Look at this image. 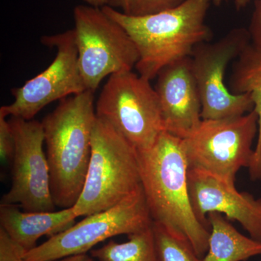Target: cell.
<instances>
[{
  "mask_svg": "<svg viewBox=\"0 0 261 261\" xmlns=\"http://www.w3.org/2000/svg\"><path fill=\"white\" fill-rule=\"evenodd\" d=\"M94 257L92 255H87V253L77 254V255H70L63 257L56 261H94Z\"/></svg>",
  "mask_w": 261,
  "mask_h": 261,
  "instance_id": "cell-24",
  "label": "cell"
},
{
  "mask_svg": "<svg viewBox=\"0 0 261 261\" xmlns=\"http://www.w3.org/2000/svg\"><path fill=\"white\" fill-rule=\"evenodd\" d=\"M185 0H132L129 13L132 16L156 14L179 6Z\"/></svg>",
  "mask_w": 261,
  "mask_h": 261,
  "instance_id": "cell-19",
  "label": "cell"
},
{
  "mask_svg": "<svg viewBox=\"0 0 261 261\" xmlns=\"http://www.w3.org/2000/svg\"><path fill=\"white\" fill-rule=\"evenodd\" d=\"M86 3L95 8H102L109 5L110 0H84Z\"/></svg>",
  "mask_w": 261,
  "mask_h": 261,
  "instance_id": "cell-25",
  "label": "cell"
},
{
  "mask_svg": "<svg viewBox=\"0 0 261 261\" xmlns=\"http://www.w3.org/2000/svg\"><path fill=\"white\" fill-rule=\"evenodd\" d=\"M77 218L73 207L58 211L22 212L18 205L0 204V227L27 252L37 246L42 237L51 238L71 227Z\"/></svg>",
  "mask_w": 261,
  "mask_h": 261,
  "instance_id": "cell-14",
  "label": "cell"
},
{
  "mask_svg": "<svg viewBox=\"0 0 261 261\" xmlns=\"http://www.w3.org/2000/svg\"><path fill=\"white\" fill-rule=\"evenodd\" d=\"M0 113V158L3 164L12 162L15 152V138L9 120Z\"/></svg>",
  "mask_w": 261,
  "mask_h": 261,
  "instance_id": "cell-20",
  "label": "cell"
},
{
  "mask_svg": "<svg viewBox=\"0 0 261 261\" xmlns=\"http://www.w3.org/2000/svg\"><path fill=\"white\" fill-rule=\"evenodd\" d=\"M158 261H203L190 242L171 229L152 222Z\"/></svg>",
  "mask_w": 261,
  "mask_h": 261,
  "instance_id": "cell-18",
  "label": "cell"
},
{
  "mask_svg": "<svg viewBox=\"0 0 261 261\" xmlns=\"http://www.w3.org/2000/svg\"><path fill=\"white\" fill-rule=\"evenodd\" d=\"M257 121L254 111L233 118L202 119L182 139L189 169L205 171L235 184L239 170L250 168L253 161Z\"/></svg>",
  "mask_w": 261,
  "mask_h": 261,
  "instance_id": "cell-6",
  "label": "cell"
},
{
  "mask_svg": "<svg viewBox=\"0 0 261 261\" xmlns=\"http://www.w3.org/2000/svg\"><path fill=\"white\" fill-rule=\"evenodd\" d=\"M141 181L152 222L187 239L205 257L211 228L194 213L188 187V164L181 138L163 132L149 148L137 151Z\"/></svg>",
  "mask_w": 261,
  "mask_h": 261,
  "instance_id": "cell-1",
  "label": "cell"
},
{
  "mask_svg": "<svg viewBox=\"0 0 261 261\" xmlns=\"http://www.w3.org/2000/svg\"><path fill=\"white\" fill-rule=\"evenodd\" d=\"M250 43L248 30L237 28L216 42L201 43L194 48L190 58L200 92L202 120L233 118L253 111L250 94H233L224 82L228 63L238 59Z\"/></svg>",
  "mask_w": 261,
  "mask_h": 261,
  "instance_id": "cell-9",
  "label": "cell"
},
{
  "mask_svg": "<svg viewBox=\"0 0 261 261\" xmlns=\"http://www.w3.org/2000/svg\"><path fill=\"white\" fill-rule=\"evenodd\" d=\"M152 225L142 186L114 207L86 216L80 222L37 245L25 253L23 261H56L87 253L108 239L132 234Z\"/></svg>",
  "mask_w": 261,
  "mask_h": 261,
  "instance_id": "cell-8",
  "label": "cell"
},
{
  "mask_svg": "<svg viewBox=\"0 0 261 261\" xmlns=\"http://www.w3.org/2000/svg\"><path fill=\"white\" fill-rule=\"evenodd\" d=\"M94 92L62 99L42 121L56 207H73L83 189L91 152L96 116Z\"/></svg>",
  "mask_w": 261,
  "mask_h": 261,
  "instance_id": "cell-2",
  "label": "cell"
},
{
  "mask_svg": "<svg viewBox=\"0 0 261 261\" xmlns=\"http://www.w3.org/2000/svg\"><path fill=\"white\" fill-rule=\"evenodd\" d=\"M27 251L0 227V261H23Z\"/></svg>",
  "mask_w": 261,
  "mask_h": 261,
  "instance_id": "cell-21",
  "label": "cell"
},
{
  "mask_svg": "<svg viewBox=\"0 0 261 261\" xmlns=\"http://www.w3.org/2000/svg\"><path fill=\"white\" fill-rule=\"evenodd\" d=\"M211 0H185L179 6L156 14L132 16L102 7L110 18L121 25L140 53L135 68L149 81L162 68L191 56L194 48L213 37L205 19Z\"/></svg>",
  "mask_w": 261,
  "mask_h": 261,
  "instance_id": "cell-3",
  "label": "cell"
},
{
  "mask_svg": "<svg viewBox=\"0 0 261 261\" xmlns=\"http://www.w3.org/2000/svg\"><path fill=\"white\" fill-rule=\"evenodd\" d=\"M42 42L57 48L56 58L47 69L12 90L14 101L0 108V113L7 117L32 120L50 103L87 90L79 65L74 29L44 36Z\"/></svg>",
  "mask_w": 261,
  "mask_h": 261,
  "instance_id": "cell-10",
  "label": "cell"
},
{
  "mask_svg": "<svg viewBox=\"0 0 261 261\" xmlns=\"http://www.w3.org/2000/svg\"><path fill=\"white\" fill-rule=\"evenodd\" d=\"M155 89L165 130L184 139L202 121V104L192 73L191 58H183L161 69Z\"/></svg>",
  "mask_w": 261,
  "mask_h": 261,
  "instance_id": "cell-13",
  "label": "cell"
},
{
  "mask_svg": "<svg viewBox=\"0 0 261 261\" xmlns=\"http://www.w3.org/2000/svg\"><path fill=\"white\" fill-rule=\"evenodd\" d=\"M188 187L194 213L209 226L207 214L219 213L228 221H238L250 238L261 242V198L240 192L235 184L205 171L188 169Z\"/></svg>",
  "mask_w": 261,
  "mask_h": 261,
  "instance_id": "cell-12",
  "label": "cell"
},
{
  "mask_svg": "<svg viewBox=\"0 0 261 261\" xmlns=\"http://www.w3.org/2000/svg\"><path fill=\"white\" fill-rule=\"evenodd\" d=\"M9 121L15 138L13 176L1 204L17 205L27 212L54 211L42 122L14 116Z\"/></svg>",
  "mask_w": 261,
  "mask_h": 261,
  "instance_id": "cell-11",
  "label": "cell"
},
{
  "mask_svg": "<svg viewBox=\"0 0 261 261\" xmlns=\"http://www.w3.org/2000/svg\"><path fill=\"white\" fill-rule=\"evenodd\" d=\"M128 237L125 243L110 240L91 250V255L98 261H158L152 225Z\"/></svg>",
  "mask_w": 261,
  "mask_h": 261,
  "instance_id": "cell-17",
  "label": "cell"
},
{
  "mask_svg": "<svg viewBox=\"0 0 261 261\" xmlns=\"http://www.w3.org/2000/svg\"><path fill=\"white\" fill-rule=\"evenodd\" d=\"M130 3L132 0H110L109 6L112 8H120L123 10V13L128 14L129 13Z\"/></svg>",
  "mask_w": 261,
  "mask_h": 261,
  "instance_id": "cell-23",
  "label": "cell"
},
{
  "mask_svg": "<svg viewBox=\"0 0 261 261\" xmlns=\"http://www.w3.org/2000/svg\"><path fill=\"white\" fill-rule=\"evenodd\" d=\"M211 226L203 261H246L261 255V242L247 238L219 213L207 214Z\"/></svg>",
  "mask_w": 261,
  "mask_h": 261,
  "instance_id": "cell-16",
  "label": "cell"
},
{
  "mask_svg": "<svg viewBox=\"0 0 261 261\" xmlns=\"http://www.w3.org/2000/svg\"><path fill=\"white\" fill-rule=\"evenodd\" d=\"M79 65L86 89L94 92L116 73L132 71L140 60L135 42L102 8L78 5L73 10Z\"/></svg>",
  "mask_w": 261,
  "mask_h": 261,
  "instance_id": "cell-7",
  "label": "cell"
},
{
  "mask_svg": "<svg viewBox=\"0 0 261 261\" xmlns=\"http://www.w3.org/2000/svg\"><path fill=\"white\" fill-rule=\"evenodd\" d=\"M233 1H234V5L237 9L240 10L242 8H245L250 3V0H233Z\"/></svg>",
  "mask_w": 261,
  "mask_h": 261,
  "instance_id": "cell-26",
  "label": "cell"
},
{
  "mask_svg": "<svg viewBox=\"0 0 261 261\" xmlns=\"http://www.w3.org/2000/svg\"><path fill=\"white\" fill-rule=\"evenodd\" d=\"M96 116L137 151L152 147L164 132L159 97L150 81L133 71L109 76L96 103Z\"/></svg>",
  "mask_w": 261,
  "mask_h": 261,
  "instance_id": "cell-5",
  "label": "cell"
},
{
  "mask_svg": "<svg viewBox=\"0 0 261 261\" xmlns=\"http://www.w3.org/2000/svg\"><path fill=\"white\" fill-rule=\"evenodd\" d=\"M141 187L137 150L97 117L87 176L80 198L73 207L77 217L111 208Z\"/></svg>",
  "mask_w": 261,
  "mask_h": 261,
  "instance_id": "cell-4",
  "label": "cell"
},
{
  "mask_svg": "<svg viewBox=\"0 0 261 261\" xmlns=\"http://www.w3.org/2000/svg\"><path fill=\"white\" fill-rule=\"evenodd\" d=\"M211 1H212L214 4L216 5V6H219L223 2L227 1V0H211Z\"/></svg>",
  "mask_w": 261,
  "mask_h": 261,
  "instance_id": "cell-27",
  "label": "cell"
},
{
  "mask_svg": "<svg viewBox=\"0 0 261 261\" xmlns=\"http://www.w3.org/2000/svg\"><path fill=\"white\" fill-rule=\"evenodd\" d=\"M228 89L233 94H248L258 118V132L255 154L250 167V178L261 181V51L250 43L233 63Z\"/></svg>",
  "mask_w": 261,
  "mask_h": 261,
  "instance_id": "cell-15",
  "label": "cell"
},
{
  "mask_svg": "<svg viewBox=\"0 0 261 261\" xmlns=\"http://www.w3.org/2000/svg\"><path fill=\"white\" fill-rule=\"evenodd\" d=\"M248 32L251 44L261 51V0H255Z\"/></svg>",
  "mask_w": 261,
  "mask_h": 261,
  "instance_id": "cell-22",
  "label": "cell"
}]
</instances>
